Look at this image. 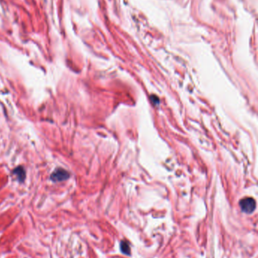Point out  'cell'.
Instances as JSON below:
<instances>
[{"instance_id":"cell-1","label":"cell","mask_w":258,"mask_h":258,"mask_svg":"<svg viewBox=\"0 0 258 258\" xmlns=\"http://www.w3.org/2000/svg\"><path fill=\"white\" fill-rule=\"evenodd\" d=\"M241 209L246 214H251L256 208V202L252 198H244L239 202Z\"/></svg>"},{"instance_id":"cell-2","label":"cell","mask_w":258,"mask_h":258,"mask_svg":"<svg viewBox=\"0 0 258 258\" xmlns=\"http://www.w3.org/2000/svg\"><path fill=\"white\" fill-rule=\"evenodd\" d=\"M70 177V174L66 170L58 168L54 171V172L51 174V180L54 182H60L68 180Z\"/></svg>"},{"instance_id":"cell-4","label":"cell","mask_w":258,"mask_h":258,"mask_svg":"<svg viewBox=\"0 0 258 258\" xmlns=\"http://www.w3.org/2000/svg\"><path fill=\"white\" fill-rule=\"evenodd\" d=\"M120 250H121L123 254H127V255H130V245L127 242L123 241V242H121L120 243Z\"/></svg>"},{"instance_id":"cell-3","label":"cell","mask_w":258,"mask_h":258,"mask_svg":"<svg viewBox=\"0 0 258 258\" xmlns=\"http://www.w3.org/2000/svg\"><path fill=\"white\" fill-rule=\"evenodd\" d=\"M12 174H14L15 175L18 177V181H19L20 182H23V181H24L25 177H26V172H25L23 168L21 167V166L16 168V169L13 171Z\"/></svg>"}]
</instances>
